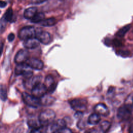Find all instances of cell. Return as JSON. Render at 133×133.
<instances>
[{"instance_id":"1","label":"cell","mask_w":133,"mask_h":133,"mask_svg":"<svg viewBox=\"0 0 133 133\" xmlns=\"http://www.w3.org/2000/svg\"><path fill=\"white\" fill-rule=\"evenodd\" d=\"M56 116L55 112L51 109H46L39 115L38 121L42 126L48 125L52 123Z\"/></svg>"},{"instance_id":"2","label":"cell","mask_w":133,"mask_h":133,"mask_svg":"<svg viewBox=\"0 0 133 133\" xmlns=\"http://www.w3.org/2000/svg\"><path fill=\"white\" fill-rule=\"evenodd\" d=\"M22 98L23 102L29 107L37 108L41 105L40 99L32 95H30L26 92H23L22 94Z\"/></svg>"},{"instance_id":"3","label":"cell","mask_w":133,"mask_h":133,"mask_svg":"<svg viewBox=\"0 0 133 133\" xmlns=\"http://www.w3.org/2000/svg\"><path fill=\"white\" fill-rule=\"evenodd\" d=\"M69 103L71 107L76 112L82 113L87 109V101L83 99L77 98L73 99L69 101Z\"/></svg>"},{"instance_id":"4","label":"cell","mask_w":133,"mask_h":133,"mask_svg":"<svg viewBox=\"0 0 133 133\" xmlns=\"http://www.w3.org/2000/svg\"><path fill=\"white\" fill-rule=\"evenodd\" d=\"M117 117L122 121L128 120L131 115V108L129 105H123L120 107L117 110Z\"/></svg>"},{"instance_id":"5","label":"cell","mask_w":133,"mask_h":133,"mask_svg":"<svg viewBox=\"0 0 133 133\" xmlns=\"http://www.w3.org/2000/svg\"><path fill=\"white\" fill-rule=\"evenodd\" d=\"M36 30L33 26L23 27L19 32V37L22 40L35 37Z\"/></svg>"},{"instance_id":"6","label":"cell","mask_w":133,"mask_h":133,"mask_svg":"<svg viewBox=\"0 0 133 133\" xmlns=\"http://www.w3.org/2000/svg\"><path fill=\"white\" fill-rule=\"evenodd\" d=\"M65 127H66L65 121L63 119H59L48 125L46 131L47 133H55Z\"/></svg>"},{"instance_id":"7","label":"cell","mask_w":133,"mask_h":133,"mask_svg":"<svg viewBox=\"0 0 133 133\" xmlns=\"http://www.w3.org/2000/svg\"><path fill=\"white\" fill-rule=\"evenodd\" d=\"M28 66L25 63L18 64L15 70L16 75H23L25 78L29 79L32 76L33 73L31 71L28 70Z\"/></svg>"},{"instance_id":"8","label":"cell","mask_w":133,"mask_h":133,"mask_svg":"<svg viewBox=\"0 0 133 133\" xmlns=\"http://www.w3.org/2000/svg\"><path fill=\"white\" fill-rule=\"evenodd\" d=\"M47 92V89L44 84L39 83L34 86L31 89V94L33 96L40 99Z\"/></svg>"},{"instance_id":"9","label":"cell","mask_w":133,"mask_h":133,"mask_svg":"<svg viewBox=\"0 0 133 133\" xmlns=\"http://www.w3.org/2000/svg\"><path fill=\"white\" fill-rule=\"evenodd\" d=\"M25 63L28 67L37 70H42L44 67L43 62L41 60L35 58H29Z\"/></svg>"},{"instance_id":"10","label":"cell","mask_w":133,"mask_h":133,"mask_svg":"<svg viewBox=\"0 0 133 133\" xmlns=\"http://www.w3.org/2000/svg\"><path fill=\"white\" fill-rule=\"evenodd\" d=\"M29 52L25 49H21L18 51L15 57V61L18 64L25 63L29 59Z\"/></svg>"},{"instance_id":"11","label":"cell","mask_w":133,"mask_h":133,"mask_svg":"<svg viewBox=\"0 0 133 133\" xmlns=\"http://www.w3.org/2000/svg\"><path fill=\"white\" fill-rule=\"evenodd\" d=\"M35 37L39 42L43 44H48L51 41V36L50 34L46 31H36Z\"/></svg>"},{"instance_id":"12","label":"cell","mask_w":133,"mask_h":133,"mask_svg":"<svg viewBox=\"0 0 133 133\" xmlns=\"http://www.w3.org/2000/svg\"><path fill=\"white\" fill-rule=\"evenodd\" d=\"M94 110L96 113L100 116H107L110 114V111L108 107L104 103H98L95 106Z\"/></svg>"},{"instance_id":"13","label":"cell","mask_w":133,"mask_h":133,"mask_svg":"<svg viewBox=\"0 0 133 133\" xmlns=\"http://www.w3.org/2000/svg\"><path fill=\"white\" fill-rule=\"evenodd\" d=\"M44 84L47 88V92L51 93L56 89V84L55 83L53 77L51 75H48L46 76Z\"/></svg>"},{"instance_id":"14","label":"cell","mask_w":133,"mask_h":133,"mask_svg":"<svg viewBox=\"0 0 133 133\" xmlns=\"http://www.w3.org/2000/svg\"><path fill=\"white\" fill-rule=\"evenodd\" d=\"M39 43V41L36 37H33L25 40L23 45L28 49H33L38 46Z\"/></svg>"},{"instance_id":"15","label":"cell","mask_w":133,"mask_h":133,"mask_svg":"<svg viewBox=\"0 0 133 133\" xmlns=\"http://www.w3.org/2000/svg\"><path fill=\"white\" fill-rule=\"evenodd\" d=\"M37 12V8L35 7H31L26 9L23 14L24 17L26 19H31Z\"/></svg>"},{"instance_id":"16","label":"cell","mask_w":133,"mask_h":133,"mask_svg":"<svg viewBox=\"0 0 133 133\" xmlns=\"http://www.w3.org/2000/svg\"><path fill=\"white\" fill-rule=\"evenodd\" d=\"M28 81L25 83V85L26 87L30 88L31 89L32 88L35 86L36 84L41 83V77L39 76H36L33 77H30L29 79H27Z\"/></svg>"},{"instance_id":"17","label":"cell","mask_w":133,"mask_h":133,"mask_svg":"<svg viewBox=\"0 0 133 133\" xmlns=\"http://www.w3.org/2000/svg\"><path fill=\"white\" fill-rule=\"evenodd\" d=\"M39 99L41 105H43L44 106L50 105L52 104V103L55 101V99L54 97L50 96H47L46 95V94L42 98H41Z\"/></svg>"},{"instance_id":"18","label":"cell","mask_w":133,"mask_h":133,"mask_svg":"<svg viewBox=\"0 0 133 133\" xmlns=\"http://www.w3.org/2000/svg\"><path fill=\"white\" fill-rule=\"evenodd\" d=\"M100 121V116L97 113H92L90 115L88 118V123L90 125H96Z\"/></svg>"},{"instance_id":"19","label":"cell","mask_w":133,"mask_h":133,"mask_svg":"<svg viewBox=\"0 0 133 133\" xmlns=\"http://www.w3.org/2000/svg\"><path fill=\"white\" fill-rule=\"evenodd\" d=\"M57 20L55 18H49L48 19H44L40 22V24L43 26H51L56 24Z\"/></svg>"},{"instance_id":"20","label":"cell","mask_w":133,"mask_h":133,"mask_svg":"<svg viewBox=\"0 0 133 133\" xmlns=\"http://www.w3.org/2000/svg\"><path fill=\"white\" fill-rule=\"evenodd\" d=\"M45 18V15L44 13L42 12H37L35 16L31 19V21L33 23H40L41 21H42Z\"/></svg>"},{"instance_id":"21","label":"cell","mask_w":133,"mask_h":133,"mask_svg":"<svg viewBox=\"0 0 133 133\" xmlns=\"http://www.w3.org/2000/svg\"><path fill=\"white\" fill-rule=\"evenodd\" d=\"M27 124L28 126L31 128L32 129H35V128H37L42 127V125L41 124L40 122L38 121V119L37 120L35 119H29L28 121Z\"/></svg>"},{"instance_id":"22","label":"cell","mask_w":133,"mask_h":133,"mask_svg":"<svg viewBox=\"0 0 133 133\" xmlns=\"http://www.w3.org/2000/svg\"><path fill=\"white\" fill-rule=\"evenodd\" d=\"M7 97V91L6 86L3 84H0V99L5 101Z\"/></svg>"},{"instance_id":"23","label":"cell","mask_w":133,"mask_h":133,"mask_svg":"<svg viewBox=\"0 0 133 133\" xmlns=\"http://www.w3.org/2000/svg\"><path fill=\"white\" fill-rule=\"evenodd\" d=\"M4 18L8 22H11L13 18V10L11 8H8L5 12L4 16Z\"/></svg>"},{"instance_id":"24","label":"cell","mask_w":133,"mask_h":133,"mask_svg":"<svg viewBox=\"0 0 133 133\" xmlns=\"http://www.w3.org/2000/svg\"><path fill=\"white\" fill-rule=\"evenodd\" d=\"M130 29V24L126 25L123 26V28H122L121 29H120L117 31V32L116 33V35H117L119 37H123L127 32V31L129 30Z\"/></svg>"},{"instance_id":"25","label":"cell","mask_w":133,"mask_h":133,"mask_svg":"<svg viewBox=\"0 0 133 133\" xmlns=\"http://www.w3.org/2000/svg\"><path fill=\"white\" fill-rule=\"evenodd\" d=\"M110 127V123L108 121H103L100 125V129L103 133H105Z\"/></svg>"},{"instance_id":"26","label":"cell","mask_w":133,"mask_h":133,"mask_svg":"<svg viewBox=\"0 0 133 133\" xmlns=\"http://www.w3.org/2000/svg\"><path fill=\"white\" fill-rule=\"evenodd\" d=\"M7 22V21L3 17L0 19V33H3L5 31L6 27Z\"/></svg>"},{"instance_id":"27","label":"cell","mask_w":133,"mask_h":133,"mask_svg":"<svg viewBox=\"0 0 133 133\" xmlns=\"http://www.w3.org/2000/svg\"><path fill=\"white\" fill-rule=\"evenodd\" d=\"M58 132V133H72V130L70 128H67L66 127L62 128L61 129L59 130Z\"/></svg>"},{"instance_id":"28","label":"cell","mask_w":133,"mask_h":133,"mask_svg":"<svg viewBox=\"0 0 133 133\" xmlns=\"http://www.w3.org/2000/svg\"><path fill=\"white\" fill-rule=\"evenodd\" d=\"M30 133H43L42 127H41L37 128L32 129Z\"/></svg>"},{"instance_id":"29","label":"cell","mask_w":133,"mask_h":133,"mask_svg":"<svg viewBox=\"0 0 133 133\" xmlns=\"http://www.w3.org/2000/svg\"><path fill=\"white\" fill-rule=\"evenodd\" d=\"M15 37V34L12 33H11L8 36V40L9 42H12L14 39Z\"/></svg>"},{"instance_id":"30","label":"cell","mask_w":133,"mask_h":133,"mask_svg":"<svg viewBox=\"0 0 133 133\" xmlns=\"http://www.w3.org/2000/svg\"><path fill=\"white\" fill-rule=\"evenodd\" d=\"M6 5H7V3L6 2L0 0V7L3 8V7H5L6 6Z\"/></svg>"},{"instance_id":"31","label":"cell","mask_w":133,"mask_h":133,"mask_svg":"<svg viewBox=\"0 0 133 133\" xmlns=\"http://www.w3.org/2000/svg\"><path fill=\"white\" fill-rule=\"evenodd\" d=\"M47 0H35V4H41L42 3H44V2L46 1Z\"/></svg>"},{"instance_id":"32","label":"cell","mask_w":133,"mask_h":133,"mask_svg":"<svg viewBox=\"0 0 133 133\" xmlns=\"http://www.w3.org/2000/svg\"><path fill=\"white\" fill-rule=\"evenodd\" d=\"M3 48V43L0 42V56L2 52Z\"/></svg>"},{"instance_id":"33","label":"cell","mask_w":133,"mask_h":133,"mask_svg":"<svg viewBox=\"0 0 133 133\" xmlns=\"http://www.w3.org/2000/svg\"><path fill=\"white\" fill-rule=\"evenodd\" d=\"M88 133H99V132L97 130L93 129V130H91V131H90Z\"/></svg>"},{"instance_id":"34","label":"cell","mask_w":133,"mask_h":133,"mask_svg":"<svg viewBox=\"0 0 133 133\" xmlns=\"http://www.w3.org/2000/svg\"><path fill=\"white\" fill-rule=\"evenodd\" d=\"M129 133H133V126L130 128V131Z\"/></svg>"},{"instance_id":"35","label":"cell","mask_w":133,"mask_h":133,"mask_svg":"<svg viewBox=\"0 0 133 133\" xmlns=\"http://www.w3.org/2000/svg\"><path fill=\"white\" fill-rule=\"evenodd\" d=\"M55 133H58V132L57 131V132H55Z\"/></svg>"},{"instance_id":"36","label":"cell","mask_w":133,"mask_h":133,"mask_svg":"<svg viewBox=\"0 0 133 133\" xmlns=\"http://www.w3.org/2000/svg\"><path fill=\"white\" fill-rule=\"evenodd\" d=\"M132 103H133V100H132Z\"/></svg>"}]
</instances>
